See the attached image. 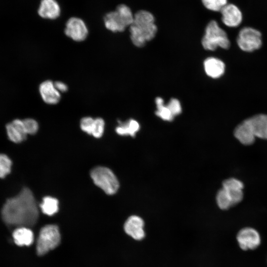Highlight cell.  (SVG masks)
Returning a JSON list of instances; mask_svg holds the SVG:
<instances>
[{
    "mask_svg": "<svg viewBox=\"0 0 267 267\" xmlns=\"http://www.w3.org/2000/svg\"><path fill=\"white\" fill-rule=\"evenodd\" d=\"M39 208L32 191L23 188L18 194L7 199L1 211L3 221L15 227L34 225L39 218Z\"/></svg>",
    "mask_w": 267,
    "mask_h": 267,
    "instance_id": "6da1fadb",
    "label": "cell"
},
{
    "mask_svg": "<svg viewBox=\"0 0 267 267\" xmlns=\"http://www.w3.org/2000/svg\"><path fill=\"white\" fill-rule=\"evenodd\" d=\"M157 27L155 17L152 13L146 10H140L134 15L130 26V37L133 44L142 47L156 35Z\"/></svg>",
    "mask_w": 267,
    "mask_h": 267,
    "instance_id": "7a4b0ae2",
    "label": "cell"
},
{
    "mask_svg": "<svg viewBox=\"0 0 267 267\" xmlns=\"http://www.w3.org/2000/svg\"><path fill=\"white\" fill-rule=\"evenodd\" d=\"M134 15L130 8L121 4L115 11L107 13L104 22L106 28L113 32H121L130 27L133 23Z\"/></svg>",
    "mask_w": 267,
    "mask_h": 267,
    "instance_id": "3957f363",
    "label": "cell"
},
{
    "mask_svg": "<svg viewBox=\"0 0 267 267\" xmlns=\"http://www.w3.org/2000/svg\"><path fill=\"white\" fill-rule=\"evenodd\" d=\"M202 44L206 50H214L218 47L227 49L230 44L227 34L215 20H211L207 24Z\"/></svg>",
    "mask_w": 267,
    "mask_h": 267,
    "instance_id": "277c9868",
    "label": "cell"
},
{
    "mask_svg": "<svg viewBox=\"0 0 267 267\" xmlns=\"http://www.w3.org/2000/svg\"><path fill=\"white\" fill-rule=\"evenodd\" d=\"M94 183L108 195H113L119 188V181L114 173L109 168L98 166L90 172Z\"/></svg>",
    "mask_w": 267,
    "mask_h": 267,
    "instance_id": "5b68a950",
    "label": "cell"
},
{
    "mask_svg": "<svg viewBox=\"0 0 267 267\" xmlns=\"http://www.w3.org/2000/svg\"><path fill=\"white\" fill-rule=\"evenodd\" d=\"M60 234L57 226L48 224L43 227L37 240L36 250L39 255H44L60 243Z\"/></svg>",
    "mask_w": 267,
    "mask_h": 267,
    "instance_id": "8992f818",
    "label": "cell"
},
{
    "mask_svg": "<svg viewBox=\"0 0 267 267\" xmlns=\"http://www.w3.org/2000/svg\"><path fill=\"white\" fill-rule=\"evenodd\" d=\"M236 41L241 49L246 52H251L261 46L262 34L255 28L245 27L239 31Z\"/></svg>",
    "mask_w": 267,
    "mask_h": 267,
    "instance_id": "52a82bcc",
    "label": "cell"
},
{
    "mask_svg": "<svg viewBox=\"0 0 267 267\" xmlns=\"http://www.w3.org/2000/svg\"><path fill=\"white\" fill-rule=\"evenodd\" d=\"M237 240L243 250H253L261 243V237L258 232L251 227L241 229L237 234Z\"/></svg>",
    "mask_w": 267,
    "mask_h": 267,
    "instance_id": "ba28073f",
    "label": "cell"
},
{
    "mask_svg": "<svg viewBox=\"0 0 267 267\" xmlns=\"http://www.w3.org/2000/svg\"><path fill=\"white\" fill-rule=\"evenodd\" d=\"M65 33L76 42L84 41L88 35V28L84 22L77 17L70 18L66 24Z\"/></svg>",
    "mask_w": 267,
    "mask_h": 267,
    "instance_id": "9c48e42d",
    "label": "cell"
},
{
    "mask_svg": "<svg viewBox=\"0 0 267 267\" xmlns=\"http://www.w3.org/2000/svg\"><path fill=\"white\" fill-rule=\"evenodd\" d=\"M222 23L227 27H238L243 20V13L239 7L233 3H227L220 11Z\"/></svg>",
    "mask_w": 267,
    "mask_h": 267,
    "instance_id": "30bf717a",
    "label": "cell"
},
{
    "mask_svg": "<svg viewBox=\"0 0 267 267\" xmlns=\"http://www.w3.org/2000/svg\"><path fill=\"white\" fill-rule=\"evenodd\" d=\"M144 226L143 220L138 216L133 215L125 222L124 229L125 232L134 239L140 241L146 235Z\"/></svg>",
    "mask_w": 267,
    "mask_h": 267,
    "instance_id": "8fae6325",
    "label": "cell"
},
{
    "mask_svg": "<svg viewBox=\"0 0 267 267\" xmlns=\"http://www.w3.org/2000/svg\"><path fill=\"white\" fill-rule=\"evenodd\" d=\"M222 188L230 199L233 206L239 204L243 198L244 184L235 178H229L222 182Z\"/></svg>",
    "mask_w": 267,
    "mask_h": 267,
    "instance_id": "7c38bea8",
    "label": "cell"
},
{
    "mask_svg": "<svg viewBox=\"0 0 267 267\" xmlns=\"http://www.w3.org/2000/svg\"><path fill=\"white\" fill-rule=\"evenodd\" d=\"M8 139L13 143H19L24 141L27 136L23 120L16 119L6 125Z\"/></svg>",
    "mask_w": 267,
    "mask_h": 267,
    "instance_id": "4fadbf2b",
    "label": "cell"
},
{
    "mask_svg": "<svg viewBox=\"0 0 267 267\" xmlns=\"http://www.w3.org/2000/svg\"><path fill=\"white\" fill-rule=\"evenodd\" d=\"M39 92L44 102L48 104H56L60 99V93L56 89L51 81L47 80L41 84Z\"/></svg>",
    "mask_w": 267,
    "mask_h": 267,
    "instance_id": "5bb4252c",
    "label": "cell"
},
{
    "mask_svg": "<svg viewBox=\"0 0 267 267\" xmlns=\"http://www.w3.org/2000/svg\"><path fill=\"white\" fill-rule=\"evenodd\" d=\"M247 119L255 137L267 139V115L258 114Z\"/></svg>",
    "mask_w": 267,
    "mask_h": 267,
    "instance_id": "9a60e30c",
    "label": "cell"
},
{
    "mask_svg": "<svg viewBox=\"0 0 267 267\" xmlns=\"http://www.w3.org/2000/svg\"><path fill=\"white\" fill-rule=\"evenodd\" d=\"M234 135L241 143L245 145H252L256 138L247 119L244 120L235 128Z\"/></svg>",
    "mask_w": 267,
    "mask_h": 267,
    "instance_id": "2e32d148",
    "label": "cell"
},
{
    "mask_svg": "<svg viewBox=\"0 0 267 267\" xmlns=\"http://www.w3.org/2000/svg\"><path fill=\"white\" fill-rule=\"evenodd\" d=\"M59 5L55 0H42L38 9L39 15L44 18L54 19L60 15Z\"/></svg>",
    "mask_w": 267,
    "mask_h": 267,
    "instance_id": "e0dca14e",
    "label": "cell"
},
{
    "mask_svg": "<svg viewBox=\"0 0 267 267\" xmlns=\"http://www.w3.org/2000/svg\"><path fill=\"white\" fill-rule=\"evenodd\" d=\"M204 67L206 74L212 78H219L224 72V63L217 58H207L204 62Z\"/></svg>",
    "mask_w": 267,
    "mask_h": 267,
    "instance_id": "ac0fdd59",
    "label": "cell"
},
{
    "mask_svg": "<svg viewBox=\"0 0 267 267\" xmlns=\"http://www.w3.org/2000/svg\"><path fill=\"white\" fill-rule=\"evenodd\" d=\"M15 243L19 246H30L34 241V234L28 227H16L12 233Z\"/></svg>",
    "mask_w": 267,
    "mask_h": 267,
    "instance_id": "d6986e66",
    "label": "cell"
},
{
    "mask_svg": "<svg viewBox=\"0 0 267 267\" xmlns=\"http://www.w3.org/2000/svg\"><path fill=\"white\" fill-rule=\"evenodd\" d=\"M118 126L116 128L117 134L120 135H129L132 137L139 131L140 126L135 120L129 119L126 122L118 121Z\"/></svg>",
    "mask_w": 267,
    "mask_h": 267,
    "instance_id": "ffe728a7",
    "label": "cell"
},
{
    "mask_svg": "<svg viewBox=\"0 0 267 267\" xmlns=\"http://www.w3.org/2000/svg\"><path fill=\"white\" fill-rule=\"evenodd\" d=\"M39 207L44 214L47 216H52L58 211V200L51 196H45L43 198Z\"/></svg>",
    "mask_w": 267,
    "mask_h": 267,
    "instance_id": "44dd1931",
    "label": "cell"
},
{
    "mask_svg": "<svg viewBox=\"0 0 267 267\" xmlns=\"http://www.w3.org/2000/svg\"><path fill=\"white\" fill-rule=\"evenodd\" d=\"M155 103L157 107L156 115L164 121H173L175 117L166 104H164V100L161 97H158L155 99Z\"/></svg>",
    "mask_w": 267,
    "mask_h": 267,
    "instance_id": "7402d4cb",
    "label": "cell"
},
{
    "mask_svg": "<svg viewBox=\"0 0 267 267\" xmlns=\"http://www.w3.org/2000/svg\"><path fill=\"white\" fill-rule=\"evenodd\" d=\"M216 201L218 206L222 210H227L233 206L230 199L222 188L217 193Z\"/></svg>",
    "mask_w": 267,
    "mask_h": 267,
    "instance_id": "603a6c76",
    "label": "cell"
},
{
    "mask_svg": "<svg viewBox=\"0 0 267 267\" xmlns=\"http://www.w3.org/2000/svg\"><path fill=\"white\" fill-rule=\"evenodd\" d=\"M12 163L10 158L5 154H0V178H3L8 175L11 170Z\"/></svg>",
    "mask_w": 267,
    "mask_h": 267,
    "instance_id": "cb8c5ba5",
    "label": "cell"
},
{
    "mask_svg": "<svg viewBox=\"0 0 267 267\" xmlns=\"http://www.w3.org/2000/svg\"><path fill=\"white\" fill-rule=\"evenodd\" d=\"M204 7L208 10L220 12L228 2L227 0H201Z\"/></svg>",
    "mask_w": 267,
    "mask_h": 267,
    "instance_id": "d4e9b609",
    "label": "cell"
},
{
    "mask_svg": "<svg viewBox=\"0 0 267 267\" xmlns=\"http://www.w3.org/2000/svg\"><path fill=\"white\" fill-rule=\"evenodd\" d=\"M105 122L101 118L94 119V122L91 135L95 138L101 137L104 131Z\"/></svg>",
    "mask_w": 267,
    "mask_h": 267,
    "instance_id": "484cf974",
    "label": "cell"
},
{
    "mask_svg": "<svg viewBox=\"0 0 267 267\" xmlns=\"http://www.w3.org/2000/svg\"><path fill=\"white\" fill-rule=\"evenodd\" d=\"M23 124L27 134H34L38 131L39 125L37 122L32 118L23 120Z\"/></svg>",
    "mask_w": 267,
    "mask_h": 267,
    "instance_id": "4316f807",
    "label": "cell"
},
{
    "mask_svg": "<svg viewBox=\"0 0 267 267\" xmlns=\"http://www.w3.org/2000/svg\"><path fill=\"white\" fill-rule=\"evenodd\" d=\"M94 122V119L90 117L83 118L80 121L81 130L88 134L91 135Z\"/></svg>",
    "mask_w": 267,
    "mask_h": 267,
    "instance_id": "83f0119b",
    "label": "cell"
},
{
    "mask_svg": "<svg viewBox=\"0 0 267 267\" xmlns=\"http://www.w3.org/2000/svg\"><path fill=\"white\" fill-rule=\"evenodd\" d=\"M166 105L174 117L181 112L182 108L180 102L176 98H172Z\"/></svg>",
    "mask_w": 267,
    "mask_h": 267,
    "instance_id": "f1b7e54d",
    "label": "cell"
},
{
    "mask_svg": "<svg viewBox=\"0 0 267 267\" xmlns=\"http://www.w3.org/2000/svg\"><path fill=\"white\" fill-rule=\"evenodd\" d=\"M54 84L56 89L60 93L65 92L68 90L67 86L62 82L57 81L54 82Z\"/></svg>",
    "mask_w": 267,
    "mask_h": 267,
    "instance_id": "f546056e",
    "label": "cell"
}]
</instances>
